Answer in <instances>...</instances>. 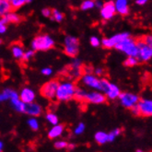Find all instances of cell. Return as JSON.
Instances as JSON below:
<instances>
[{"label": "cell", "instance_id": "44", "mask_svg": "<svg viewBox=\"0 0 152 152\" xmlns=\"http://www.w3.org/2000/svg\"><path fill=\"white\" fill-rule=\"evenodd\" d=\"M147 2H148V0H136V3L139 6L145 5V4H147Z\"/></svg>", "mask_w": 152, "mask_h": 152}, {"label": "cell", "instance_id": "4", "mask_svg": "<svg viewBox=\"0 0 152 152\" xmlns=\"http://www.w3.org/2000/svg\"><path fill=\"white\" fill-rule=\"evenodd\" d=\"M79 52V41L77 37L67 35L64 39V53L69 57H76Z\"/></svg>", "mask_w": 152, "mask_h": 152}, {"label": "cell", "instance_id": "23", "mask_svg": "<svg viewBox=\"0 0 152 152\" xmlns=\"http://www.w3.org/2000/svg\"><path fill=\"white\" fill-rule=\"evenodd\" d=\"M12 10L11 4L8 0H0V18Z\"/></svg>", "mask_w": 152, "mask_h": 152}, {"label": "cell", "instance_id": "29", "mask_svg": "<svg viewBox=\"0 0 152 152\" xmlns=\"http://www.w3.org/2000/svg\"><path fill=\"white\" fill-rule=\"evenodd\" d=\"M27 123H28V126H30V128L33 131H37L40 127L39 121L36 119V117H34V116H31Z\"/></svg>", "mask_w": 152, "mask_h": 152}, {"label": "cell", "instance_id": "11", "mask_svg": "<svg viewBox=\"0 0 152 152\" xmlns=\"http://www.w3.org/2000/svg\"><path fill=\"white\" fill-rule=\"evenodd\" d=\"M81 82L88 88L97 89V91L99 89L100 78L92 73H83L81 76Z\"/></svg>", "mask_w": 152, "mask_h": 152}, {"label": "cell", "instance_id": "16", "mask_svg": "<svg viewBox=\"0 0 152 152\" xmlns=\"http://www.w3.org/2000/svg\"><path fill=\"white\" fill-rule=\"evenodd\" d=\"M121 93L120 88L117 85H115L113 83H110L109 88H107V91L104 92L106 98L108 100H115L117 99Z\"/></svg>", "mask_w": 152, "mask_h": 152}, {"label": "cell", "instance_id": "25", "mask_svg": "<svg viewBox=\"0 0 152 152\" xmlns=\"http://www.w3.org/2000/svg\"><path fill=\"white\" fill-rule=\"evenodd\" d=\"M95 7V1L93 0H84V1L80 5V10H91Z\"/></svg>", "mask_w": 152, "mask_h": 152}, {"label": "cell", "instance_id": "37", "mask_svg": "<svg viewBox=\"0 0 152 152\" xmlns=\"http://www.w3.org/2000/svg\"><path fill=\"white\" fill-rule=\"evenodd\" d=\"M70 67L71 68H82V63H81V61H80L79 59L75 58L72 61V63H71Z\"/></svg>", "mask_w": 152, "mask_h": 152}, {"label": "cell", "instance_id": "14", "mask_svg": "<svg viewBox=\"0 0 152 152\" xmlns=\"http://www.w3.org/2000/svg\"><path fill=\"white\" fill-rule=\"evenodd\" d=\"M20 99L24 102V103H29V102H32L36 99V95H35V92L32 91L31 88H23L21 89V91L19 94Z\"/></svg>", "mask_w": 152, "mask_h": 152}, {"label": "cell", "instance_id": "30", "mask_svg": "<svg viewBox=\"0 0 152 152\" xmlns=\"http://www.w3.org/2000/svg\"><path fill=\"white\" fill-rule=\"evenodd\" d=\"M138 63H139V60L137 59V57H136V56H128L126 58V60L124 61V65L126 66H127V67H133V66H137Z\"/></svg>", "mask_w": 152, "mask_h": 152}, {"label": "cell", "instance_id": "5", "mask_svg": "<svg viewBox=\"0 0 152 152\" xmlns=\"http://www.w3.org/2000/svg\"><path fill=\"white\" fill-rule=\"evenodd\" d=\"M59 85V81L57 79H52L50 81L43 84L41 88V95L45 99L53 100L56 98V93Z\"/></svg>", "mask_w": 152, "mask_h": 152}, {"label": "cell", "instance_id": "9", "mask_svg": "<svg viewBox=\"0 0 152 152\" xmlns=\"http://www.w3.org/2000/svg\"><path fill=\"white\" fill-rule=\"evenodd\" d=\"M107 98L105 94L102 91H89L85 94L84 97V102L92 103V104H102L106 102Z\"/></svg>", "mask_w": 152, "mask_h": 152}, {"label": "cell", "instance_id": "12", "mask_svg": "<svg viewBox=\"0 0 152 152\" xmlns=\"http://www.w3.org/2000/svg\"><path fill=\"white\" fill-rule=\"evenodd\" d=\"M137 105L139 110V115L145 116V117L152 116V100H148V99L140 100L139 99Z\"/></svg>", "mask_w": 152, "mask_h": 152}, {"label": "cell", "instance_id": "22", "mask_svg": "<svg viewBox=\"0 0 152 152\" xmlns=\"http://www.w3.org/2000/svg\"><path fill=\"white\" fill-rule=\"evenodd\" d=\"M94 138H95V141L99 145H103V144H106V143L109 142V140H108V133L103 132V131L97 132L95 134Z\"/></svg>", "mask_w": 152, "mask_h": 152}, {"label": "cell", "instance_id": "10", "mask_svg": "<svg viewBox=\"0 0 152 152\" xmlns=\"http://www.w3.org/2000/svg\"><path fill=\"white\" fill-rule=\"evenodd\" d=\"M116 14V10L114 2L113 1H108L102 5L101 7V16L104 20H110L115 16Z\"/></svg>", "mask_w": 152, "mask_h": 152}, {"label": "cell", "instance_id": "35", "mask_svg": "<svg viewBox=\"0 0 152 152\" xmlns=\"http://www.w3.org/2000/svg\"><path fill=\"white\" fill-rule=\"evenodd\" d=\"M68 143L65 140H58L56 141L55 143V148L56 149H64V148H67Z\"/></svg>", "mask_w": 152, "mask_h": 152}, {"label": "cell", "instance_id": "18", "mask_svg": "<svg viewBox=\"0 0 152 152\" xmlns=\"http://www.w3.org/2000/svg\"><path fill=\"white\" fill-rule=\"evenodd\" d=\"M19 97V93L12 88H5L0 92V103L6 101H10L13 98Z\"/></svg>", "mask_w": 152, "mask_h": 152}, {"label": "cell", "instance_id": "27", "mask_svg": "<svg viewBox=\"0 0 152 152\" xmlns=\"http://www.w3.org/2000/svg\"><path fill=\"white\" fill-rule=\"evenodd\" d=\"M64 14L60 12L58 10H52V14H51V18H52V20H53L55 21L56 22H61V21H63L64 20Z\"/></svg>", "mask_w": 152, "mask_h": 152}, {"label": "cell", "instance_id": "13", "mask_svg": "<svg viewBox=\"0 0 152 152\" xmlns=\"http://www.w3.org/2000/svg\"><path fill=\"white\" fill-rule=\"evenodd\" d=\"M42 113V108L40 104L37 102H29V103H25L24 104V110L23 113L28 114L30 116H34V117H37L40 116Z\"/></svg>", "mask_w": 152, "mask_h": 152}, {"label": "cell", "instance_id": "36", "mask_svg": "<svg viewBox=\"0 0 152 152\" xmlns=\"http://www.w3.org/2000/svg\"><path fill=\"white\" fill-rule=\"evenodd\" d=\"M89 42H91V46L93 47H99L101 45V41L100 39L96 37V36H92L91 37V39H89Z\"/></svg>", "mask_w": 152, "mask_h": 152}, {"label": "cell", "instance_id": "28", "mask_svg": "<svg viewBox=\"0 0 152 152\" xmlns=\"http://www.w3.org/2000/svg\"><path fill=\"white\" fill-rule=\"evenodd\" d=\"M45 119L47 120V122L52 124V126H55V124H58V117H57V115L56 113H47L46 115H45Z\"/></svg>", "mask_w": 152, "mask_h": 152}, {"label": "cell", "instance_id": "1", "mask_svg": "<svg viewBox=\"0 0 152 152\" xmlns=\"http://www.w3.org/2000/svg\"><path fill=\"white\" fill-rule=\"evenodd\" d=\"M75 91H76V85L74 84V82L71 81L61 82L58 85L55 99L62 102H69L72 99H74Z\"/></svg>", "mask_w": 152, "mask_h": 152}, {"label": "cell", "instance_id": "48", "mask_svg": "<svg viewBox=\"0 0 152 152\" xmlns=\"http://www.w3.org/2000/svg\"><path fill=\"white\" fill-rule=\"evenodd\" d=\"M93 1H96V0H93Z\"/></svg>", "mask_w": 152, "mask_h": 152}, {"label": "cell", "instance_id": "46", "mask_svg": "<svg viewBox=\"0 0 152 152\" xmlns=\"http://www.w3.org/2000/svg\"><path fill=\"white\" fill-rule=\"evenodd\" d=\"M3 148H4V144H3V142L0 140V152L3 150Z\"/></svg>", "mask_w": 152, "mask_h": 152}, {"label": "cell", "instance_id": "38", "mask_svg": "<svg viewBox=\"0 0 152 152\" xmlns=\"http://www.w3.org/2000/svg\"><path fill=\"white\" fill-rule=\"evenodd\" d=\"M7 31V24L0 18V34H4Z\"/></svg>", "mask_w": 152, "mask_h": 152}, {"label": "cell", "instance_id": "15", "mask_svg": "<svg viewBox=\"0 0 152 152\" xmlns=\"http://www.w3.org/2000/svg\"><path fill=\"white\" fill-rule=\"evenodd\" d=\"M116 13L122 16H127L129 14L128 0H116L114 2Z\"/></svg>", "mask_w": 152, "mask_h": 152}, {"label": "cell", "instance_id": "43", "mask_svg": "<svg viewBox=\"0 0 152 152\" xmlns=\"http://www.w3.org/2000/svg\"><path fill=\"white\" fill-rule=\"evenodd\" d=\"M130 110H131V112H132V113L134 115H139V110H138V107H137V104L135 106H133Z\"/></svg>", "mask_w": 152, "mask_h": 152}, {"label": "cell", "instance_id": "26", "mask_svg": "<svg viewBox=\"0 0 152 152\" xmlns=\"http://www.w3.org/2000/svg\"><path fill=\"white\" fill-rule=\"evenodd\" d=\"M86 94V91L81 88H77L76 87V91H75V95H74V99H76L78 102H84V97Z\"/></svg>", "mask_w": 152, "mask_h": 152}, {"label": "cell", "instance_id": "40", "mask_svg": "<svg viewBox=\"0 0 152 152\" xmlns=\"http://www.w3.org/2000/svg\"><path fill=\"white\" fill-rule=\"evenodd\" d=\"M143 41H144L146 43H148L149 46L152 47V34H148L143 38Z\"/></svg>", "mask_w": 152, "mask_h": 152}, {"label": "cell", "instance_id": "45", "mask_svg": "<svg viewBox=\"0 0 152 152\" xmlns=\"http://www.w3.org/2000/svg\"><path fill=\"white\" fill-rule=\"evenodd\" d=\"M102 5L103 4L101 1H98V0H96V1H95V7H98V8H101L102 7Z\"/></svg>", "mask_w": 152, "mask_h": 152}, {"label": "cell", "instance_id": "21", "mask_svg": "<svg viewBox=\"0 0 152 152\" xmlns=\"http://www.w3.org/2000/svg\"><path fill=\"white\" fill-rule=\"evenodd\" d=\"M11 53H12V56L16 59L20 60V59H22V56H23L24 49H23V47L20 45V44L14 43V44H12V46H11Z\"/></svg>", "mask_w": 152, "mask_h": 152}, {"label": "cell", "instance_id": "17", "mask_svg": "<svg viewBox=\"0 0 152 152\" xmlns=\"http://www.w3.org/2000/svg\"><path fill=\"white\" fill-rule=\"evenodd\" d=\"M64 130H65V126L63 124H55L48 132V137L50 139H56V138H58L59 137L62 136V134L64 133Z\"/></svg>", "mask_w": 152, "mask_h": 152}, {"label": "cell", "instance_id": "7", "mask_svg": "<svg viewBox=\"0 0 152 152\" xmlns=\"http://www.w3.org/2000/svg\"><path fill=\"white\" fill-rule=\"evenodd\" d=\"M118 99L123 107L126 109H131L133 106L137 104L139 97L138 95L132 92H121Z\"/></svg>", "mask_w": 152, "mask_h": 152}, {"label": "cell", "instance_id": "6", "mask_svg": "<svg viewBox=\"0 0 152 152\" xmlns=\"http://www.w3.org/2000/svg\"><path fill=\"white\" fill-rule=\"evenodd\" d=\"M138 47L137 59L141 62H148L152 58V47L146 43L143 39L137 41Z\"/></svg>", "mask_w": 152, "mask_h": 152}, {"label": "cell", "instance_id": "8", "mask_svg": "<svg viewBox=\"0 0 152 152\" xmlns=\"http://www.w3.org/2000/svg\"><path fill=\"white\" fill-rule=\"evenodd\" d=\"M127 37H130V34L128 32H122V33L115 34V35H113V36H112L110 38L102 39L101 43H102V45L104 48L111 49V48H114V46L118 42H120L121 41H123L124 39H126Z\"/></svg>", "mask_w": 152, "mask_h": 152}, {"label": "cell", "instance_id": "2", "mask_svg": "<svg viewBox=\"0 0 152 152\" xmlns=\"http://www.w3.org/2000/svg\"><path fill=\"white\" fill-rule=\"evenodd\" d=\"M31 46L35 52L48 51L55 46V41L48 34H40L31 41Z\"/></svg>", "mask_w": 152, "mask_h": 152}, {"label": "cell", "instance_id": "31", "mask_svg": "<svg viewBox=\"0 0 152 152\" xmlns=\"http://www.w3.org/2000/svg\"><path fill=\"white\" fill-rule=\"evenodd\" d=\"M110 83L111 82L109 80H107L105 78H100V86H99V89H98V91L104 93L107 91V88H109Z\"/></svg>", "mask_w": 152, "mask_h": 152}, {"label": "cell", "instance_id": "32", "mask_svg": "<svg viewBox=\"0 0 152 152\" xmlns=\"http://www.w3.org/2000/svg\"><path fill=\"white\" fill-rule=\"evenodd\" d=\"M35 55V51L34 50H28V51H24L23 56H22V61L24 62H29Z\"/></svg>", "mask_w": 152, "mask_h": 152}, {"label": "cell", "instance_id": "41", "mask_svg": "<svg viewBox=\"0 0 152 152\" xmlns=\"http://www.w3.org/2000/svg\"><path fill=\"white\" fill-rule=\"evenodd\" d=\"M42 16H43V17L49 18V17H51L52 10H50V8H43V10H42Z\"/></svg>", "mask_w": 152, "mask_h": 152}, {"label": "cell", "instance_id": "33", "mask_svg": "<svg viewBox=\"0 0 152 152\" xmlns=\"http://www.w3.org/2000/svg\"><path fill=\"white\" fill-rule=\"evenodd\" d=\"M121 134V129L119 128H115L113 131H111L110 133H108V140L109 142H113L116 137H117Z\"/></svg>", "mask_w": 152, "mask_h": 152}, {"label": "cell", "instance_id": "34", "mask_svg": "<svg viewBox=\"0 0 152 152\" xmlns=\"http://www.w3.org/2000/svg\"><path fill=\"white\" fill-rule=\"evenodd\" d=\"M85 124H83V123H79L77 126L75 127V129H74V134L76 136H79V135H81V134H83L84 133V131H85Z\"/></svg>", "mask_w": 152, "mask_h": 152}, {"label": "cell", "instance_id": "24", "mask_svg": "<svg viewBox=\"0 0 152 152\" xmlns=\"http://www.w3.org/2000/svg\"><path fill=\"white\" fill-rule=\"evenodd\" d=\"M10 3L11 4L12 10H19L21 7H23L25 4L31 3L32 0H8Z\"/></svg>", "mask_w": 152, "mask_h": 152}, {"label": "cell", "instance_id": "3", "mask_svg": "<svg viewBox=\"0 0 152 152\" xmlns=\"http://www.w3.org/2000/svg\"><path fill=\"white\" fill-rule=\"evenodd\" d=\"M114 48L120 52H123L124 53H126L127 56L137 57L138 47L137 44V41L132 39L131 37H127L126 39H124L123 41H121L120 42L116 44Z\"/></svg>", "mask_w": 152, "mask_h": 152}, {"label": "cell", "instance_id": "19", "mask_svg": "<svg viewBox=\"0 0 152 152\" xmlns=\"http://www.w3.org/2000/svg\"><path fill=\"white\" fill-rule=\"evenodd\" d=\"M1 19L7 23V24H8V23H19V22H20L21 21V17L18 14V13H16V12H14V11H10L8 13H7L5 16H3V17H1Z\"/></svg>", "mask_w": 152, "mask_h": 152}, {"label": "cell", "instance_id": "20", "mask_svg": "<svg viewBox=\"0 0 152 152\" xmlns=\"http://www.w3.org/2000/svg\"><path fill=\"white\" fill-rule=\"evenodd\" d=\"M10 104H11V107L12 108L18 112V113H23V110H24V102L20 99V96L19 97H16V98H13V99H10Z\"/></svg>", "mask_w": 152, "mask_h": 152}, {"label": "cell", "instance_id": "42", "mask_svg": "<svg viewBox=\"0 0 152 152\" xmlns=\"http://www.w3.org/2000/svg\"><path fill=\"white\" fill-rule=\"evenodd\" d=\"M103 73H104V71H103V69L101 68V67H97V68L94 70V75H96L97 77H100V76H102V75H103Z\"/></svg>", "mask_w": 152, "mask_h": 152}, {"label": "cell", "instance_id": "47", "mask_svg": "<svg viewBox=\"0 0 152 152\" xmlns=\"http://www.w3.org/2000/svg\"><path fill=\"white\" fill-rule=\"evenodd\" d=\"M1 42H2V40H1V39H0V43H1Z\"/></svg>", "mask_w": 152, "mask_h": 152}, {"label": "cell", "instance_id": "39", "mask_svg": "<svg viewBox=\"0 0 152 152\" xmlns=\"http://www.w3.org/2000/svg\"><path fill=\"white\" fill-rule=\"evenodd\" d=\"M41 72H42V74L43 76L49 77V76H51V75L53 74V69L50 68V67H44V68L42 69Z\"/></svg>", "mask_w": 152, "mask_h": 152}]
</instances>
